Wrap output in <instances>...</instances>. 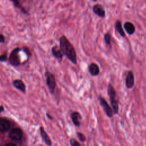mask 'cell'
Masks as SVG:
<instances>
[{"label":"cell","instance_id":"6da1fadb","mask_svg":"<svg viewBox=\"0 0 146 146\" xmlns=\"http://www.w3.org/2000/svg\"><path fill=\"white\" fill-rule=\"evenodd\" d=\"M59 48L62 54L74 64L77 63V57L75 50L72 44L65 36H61L59 40Z\"/></svg>","mask_w":146,"mask_h":146},{"label":"cell","instance_id":"7a4b0ae2","mask_svg":"<svg viewBox=\"0 0 146 146\" xmlns=\"http://www.w3.org/2000/svg\"><path fill=\"white\" fill-rule=\"evenodd\" d=\"M46 77V84L51 94L54 92L56 87V81L55 76L50 72H46L45 74Z\"/></svg>","mask_w":146,"mask_h":146},{"label":"cell","instance_id":"3957f363","mask_svg":"<svg viewBox=\"0 0 146 146\" xmlns=\"http://www.w3.org/2000/svg\"><path fill=\"white\" fill-rule=\"evenodd\" d=\"M99 100L100 102V104L103 108L104 111L105 112L107 116L109 117H112L113 116V111L111 106L108 104L107 101L102 97L99 96Z\"/></svg>","mask_w":146,"mask_h":146},{"label":"cell","instance_id":"277c9868","mask_svg":"<svg viewBox=\"0 0 146 146\" xmlns=\"http://www.w3.org/2000/svg\"><path fill=\"white\" fill-rule=\"evenodd\" d=\"M19 50L18 48L14 49L10 55L9 61L12 65L18 66L20 64V59L18 56Z\"/></svg>","mask_w":146,"mask_h":146},{"label":"cell","instance_id":"5b68a950","mask_svg":"<svg viewBox=\"0 0 146 146\" xmlns=\"http://www.w3.org/2000/svg\"><path fill=\"white\" fill-rule=\"evenodd\" d=\"M93 12L101 18H103L105 17L106 12L103 6L100 4H95L92 7Z\"/></svg>","mask_w":146,"mask_h":146},{"label":"cell","instance_id":"8992f818","mask_svg":"<svg viewBox=\"0 0 146 146\" xmlns=\"http://www.w3.org/2000/svg\"><path fill=\"white\" fill-rule=\"evenodd\" d=\"M135 84L134 74L132 71L130 70L128 72V74L125 79V86L127 88H132Z\"/></svg>","mask_w":146,"mask_h":146},{"label":"cell","instance_id":"52a82bcc","mask_svg":"<svg viewBox=\"0 0 146 146\" xmlns=\"http://www.w3.org/2000/svg\"><path fill=\"white\" fill-rule=\"evenodd\" d=\"M9 136L14 140H18L22 137V131L18 128H13L10 131Z\"/></svg>","mask_w":146,"mask_h":146},{"label":"cell","instance_id":"ba28073f","mask_svg":"<svg viewBox=\"0 0 146 146\" xmlns=\"http://www.w3.org/2000/svg\"><path fill=\"white\" fill-rule=\"evenodd\" d=\"M88 71L92 76H97L100 72L99 67L95 63H91L88 66Z\"/></svg>","mask_w":146,"mask_h":146},{"label":"cell","instance_id":"9c48e42d","mask_svg":"<svg viewBox=\"0 0 146 146\" xmlns=\"http://www.w3.org/2000/svg\"><path fill=\"white\" fill-rule=\"evenodd\" d=\"M71 118L72 119V121L74 123V124L75 126H79L80 124V120L82 119L81 115L77 111L73 112L71 114Z\"/></svg>","mask_w":146,"mask_h":146},{"label":"cell","instance_id":"30bf717a","mask_svg":"<svg viewBox=\"0 0 146 146\" xmlns=\"http://www.w3.org/2000/svg\"><path fill=\"white\" fill-rule=\"evenodd\" d=\"M108 94L110 98V103L117 100H116V91L113 88V87L111 84H109L108 86Z\"/></svg>","mask_w":146,"mask_h":146},{"label":"cell","instance_id":"8fae6325","mask_svg":"<svg viewBox=\"0 0 146 146\" xmlns=\"http://www.w3.org/2000/svg\"><path fill=\"white\" fill-rule=\"evenodd\" d=\"M10 127V122L5 119H0V131L4 132L9 130Z\"/></svg>","mask_w":146,"mask_h":146},{"label":"cell","instance_id":"7c38bea8","mask_svg":"<svg viewBox=\"0 0 146 146\" xmlns=\"http://www.w3.org/2000/svg\"><path fill=\"white\" fill-rule=\"evenodd\" d=\"M124 28L126 32L129 35H132L135 31V26L130 22H126L124 25Z\"/></svg>","mask_w":146,"mask_h":146},{"label":"cell","instance_id":"4fadbf2b","mask_svg":"<svg viewBox=\"0 0 146 146\" xmlns=\"http://www.w3.org/2000/svg\"><path fill=\"white\" fill-rule=\"evenodd\" d=\"M13 86L17 89L19 90L20 91H21L23 92H25L26 91V87L25 85L24 84V83L21 80H19V79H17L15 80L13 83Z\"/></svg>","mask_w":146,"mask_h":146},{"label":"cell","instance_id":"5bb4252c","mask_svg":"<svg viewBox=\"0 0 146 146\" xmlns=\"http://www.w3.org/2000/svg\"><path fill=\"white\" fill-rule=\"evenodd\" d=\"M52 54L56 59L61 61L63 58V54L60 51V48H59L57 46H54L52 48Z\"/></svg>","mask_w":146,"mask_h":146},{"label":"cell","instance_id":"9a60e30c","mask_svg":"<svg viewBox=\"0 0 146 146\" xmlns=\"http://www.w3.org/2000/svg\"><path fill=\"white\" fill-rule=\"evenodd\" d=\"M115 30L116 31H117V32L119 34V35L122 36V37H124L125 34L124 32L123 29L122 27V25H121V22L119 20H117L115 22Z\"/></svg>","mask_w":146,"mask_h":146},{"label":"cell","instance_id":"2e32d148","mask_svg":"<svg viewBox=\"0 0 146 146\" xmlns=\"http://www.w3.org/2000/svg\"><path fill=\"white\" fill-rule=\"evenodd\" d=\"M40 135L41 136L43 139V140H44V141L48 145H51V141L49 137V136H48V135L47 134V133L44 131V129L43 128V127H40Z\"/></svg>","mask_w":146,"mask_h":146},{"label":"cell","instance_id":"e0dca14e","mask_svg":"<svg viewBox=\"0 0 146 146\" xmlns=\"http://www.w3.org/2000/svg\"><path fill=\"white\" fill-rule=\"evenodd\" d=\"M104 40L105 43L107 44H108V45L110 44L111 42V36L110 33H107L106 34H104Z\"/></svg>","mask_w":146,"mask_h":146},{"label":"cell","instance_id":"ac0fdd59","mask_svg":"<svg viewBox=\"0 0 146 146\" xmlns=\"http://www.w3.org/2000/svg\"><path fill=\"white\" fill-rule=\"evenodd\" d=\"M70 145L71 146H80L79 142L73 138L70 139Z\"/></svg>","mask_w":146,"mask_h":146},{"label":"cell","instance_id":"d6986e66","mask_svg":"<svg viewBox=\"0 0 146 146\" xmlns=\"http://www.w3.org/2000/svg\"><path fill=\"white\" fill-rule=\"evenodd\" d=\"M77 136H78V137L79 138V139L82 141H84L86 140V137L82 133H80V132H78L77 133Z\"/></svg>","mask_w":146,"mask_h":146},{"label":"cell","instance_id":"ffe728a7","mask_svg":"<svg viewBox=\"0 0 146 146\" xmlns=\"http://www.w3.org/2000/svg\"><path fill=\"white\" fill-rule=\"evenodd\" d=\"M6 59H7V56L6 54H3L0 56V61L1 62L6 61Z\"/></svg>","mask_w":146,"mask_h":146},{"label":"cell","instance_id":"44dd1931","mask_svg":"<svg viewBox=\"0 0 146 146\" xmlns=\"http://www.w3.org/2000/svg\"><path fill=\"white\" fill-rule=\"evenodd\" d=\"M13 3H14V6H15V7H19L20 6H19V2L18 1H13Z\"/></svg>","mask_w":146,"mask_h":146},{"label":"cell","instance_id":"7402d4cb","mask_svg":"<svg viewBox=\"0 0 146 146\" xmlns=\"http://www.w3.org/2000/svg\"><path fill=\"white\" fill-rule=\"evenodd\" d=\"M5 41V37L3 35H0V43H3Z\"/></svg>","mask_w":146,"mask_h":146},{"label":"cell","instance_id":"603a6c76","mask_svg":"<svg viewBox=\"0 0 146 146\" xmlns=\"http://www.w3.org/2000/svg\"><path fill=\"white\" fill-rule=\"evenodd\" d=\"M6 146H17V145L15 144H13V143H9Z\"/></svg>","mask_w":146,"mask_h":146},{"label":"cell","instance_id":"cb8c5ba5","mask_svg":"<svg viewBox=\"0 0 146 146\" xmlns=\"http://www.w3.org/2000/svg\"><path fill=\"white\" fill-rule=\"evenodd\" d=\"M4 110V108H3V106H0V112L3 111Z\"/></svg>","mask_w":146,"mask_h":146}]
</instances>
